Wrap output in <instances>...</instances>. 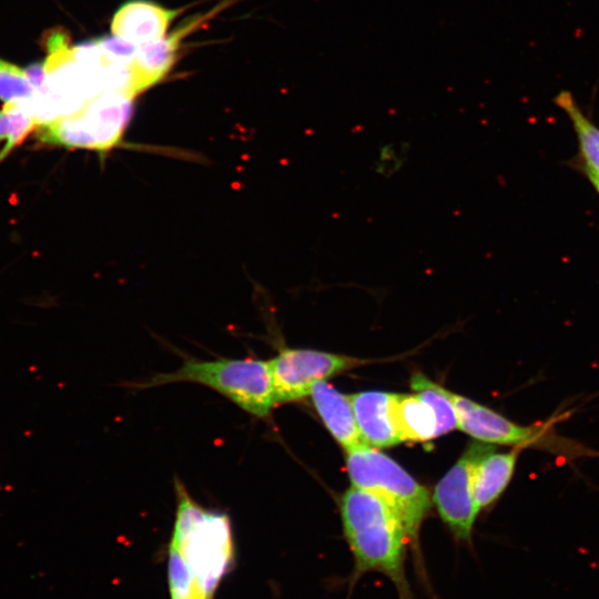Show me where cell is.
I'll return each instance as SVG.
<instances>
[{
  "label": "cell",
  "mask_w": 599,
  "mask_h": 599,
  "mask_svg": "<svg viewBox=\"0 0 599 599\" xmlns=\"http://www.w3.org/2000/svg\"><path fill=\"white\" fill-rule=\"evenodd\" d=\"M493 448L491 444L471 443L434 489L433 504L457 540H471L478 515L471 490L473 471L478 459Z\"/></svg>",
  "instance_id": "7"
},
{
  "label": "cell",
  "mask_w": 599,
  "mask_h": 599,
  "mask_svg": "<svg viewBox=\"0 0 599 599\" xmlns=\"http://www.w3.org/2000/svg\"><path fill=\"white\" fill-rule=\"evenodd\" d=\"M389 410L402 441H427L437 437L436 413L417 393L414 395L392 393Z\"/></svg>",
  "instance_id": "14"
},
{
  "label": "cell",
  "mask_w": 599,
  "mask_h": 599,
  "mask_svg": "<svg viewBox=\"0 0 599 599\" xmlns=\"http://www.w3.org/2000/svg\"><path fill=\"white\" fill-rule=\"evenodd\" d=\"M134 98L123 91L102 92L74 113L41 122L35 138L47 145L105 154L121 141L132 116Z\"/></svg>",
  "instance_id": "5"
},
{
  "label": "cell",
  "mask_w": 599,
  "mask_h": 599,
  "mask_svg": "<svg viewBox=\"0 0 599 599\" xmlns=\"http://www.w3.org/2000/svg\"><path fill=\"white\" fill-rule=\"evenodd\" d=\"M167 580L171 599L203 598L189 565L172 545L169 546Z\"/></svg>",
  "instance_id": "18"
},
{
  "label": "cell",
  "mask_w": 599,
  "mask_h": 599,
  "mask_svg": "<svg viewBox=\"0 0 599 599\" xmlns=\"http://www.w3.org/2000/svg\"><path fill=\"white\" fill-rule=\"evenodd\" d=\"M367 363L314 349L282 348L268 361L276 405L309 396L315 383Z\"/></svg>",
  "instance_id": "6"
},
{
  "label": "cell",
  "mask_w": 599,
  "mask_h": 599,
  "mask_svg": "<svg viewBox=\"0 0 599 599\" xmlns=\"http://www.w3.org/2000/svg\"><path fill=\"white\" fill-rule=\"evenodd\" d=\"M390 395L378 390L349 395L359 433L368 446L382 448L402 441L389 410Z\"/></svg>",
  "instance_id": "12"
},
{
  "label": "cell",
  "mask_w": 599,
  "mask_h": 599,
  "mask_svg": "<svg viewBox=\"0 0 599 599\" xmlns=\"http://www.w3.org/2000/svg\"><path fill=\"white\" fill-rule=\"evenodd\" d=\"M204 18L183 23L174 32L162 39L139 45L130 64V93L134 97L161 81L172 69L182 39Z\"/></svg>",
  "instance_id": "9"
},
{
  "label": "cell",
  "mask_w": 599,
  "mask_h": 599,
  "mask_svg": "<svg viewBox=\"0 0 599 599\" xmlns=\"http://www.w3.org/2000/svg\"><path fill=\"white\" fill-rule=\"evenodd\" d=\"M309 396L331 435L345 449L366 445L359 433L349 395L339 393L325 380L314 384Z\"/></svg>",
  "instance_id": "11"
},
{
  "label": "cell",
  "mask_w": 599,
  "mask_h": 599,
  "mask_svg": "<svg viewBox=\"0 0 599 599\" xmlns=\"http://www.w3.org/2000/svg\"><path fill=\"white\" fill-rule=\"evenodd\" d=\"M520 449L514 447L509 451L497 453L496 448H493L476 463L471 478V490L478 514L495 502L509 485Z\"/></svg>",
  "instance_id": "13"
},
{
  "label": "cell",
  "mask_w": 599,
  "mask_h": 599,
  "mask_svg": "<svg viewBox=\"0 0 599 599\" xmlns=\"http://www.w3.org/2000/svg\"><path fill=\"white\" fill-rule=\"evenodd\" d=\"M346 467L352 486L382 497L397 512L409 539L415 572L430 590L419 549L420 527L433 504L428 489L394 459L368 445L346 451Z\"/></svg>",
  "instance_id": "3"
},
{
  "label": "cell",
  "mask_w": 599,
  "mask_h": 599,
  "mask_svg": "<svg viewBox=\"0 0 599 599\" xmlns=\"http://www.w3.org/2000/svg\"><path fill=\"white\" fill-rule=\"evenodd\" d=\"M554 102L572 123L583 164L599 172V128L582 112L570 91L561 90Z\"/></svg>",
  "instance_id": "15"
},
{
  "label": "cell",
  "mask_w": 599,
  "mask_h": 599,
  "mask_svg": "<svg viewBox=\"0 0 599 599\" xmlns=\"http://www.w3.org/2000/svg\"><path fill=\"white\" fill-rule=\"evenodd\" d=\"M95 41L108 58L125 65L132 63L139 48V45L116 35L102 37Z\"/></svg>",
  "instance_id": "20"
},
{
  "label": "cell",
  "mask_w": 599,
  "mask_h": 599,
  "mask_svg": "<svg viewBox=\"0 0 599 599\" xmlns=\"http://www.w3.org/2000/svg\"><path fill=\"white\" fill-rule=\"evenodd\" d=\"M583 172L588 180L591 182L593 187L599 193V172L595 171L593 169L587 166L586 164L582 165Z\"/></svg>",
  "instance_id": "21"
},
{
  "label": "cell",
  "mask_w": 599,
  "mask_h": 599,
  "mask_svg": "<svg viewBox=\"0 0 599 599\" xmlns=\"http://www.w3.org/2000/svg\"><path fill=\"white\" fill-rule=\"evenodd\" d=\"M190 382L225 396L258 418L267 417L276 405L268 362L255 358L187 359L171 373H160L139 387Z\"/></svg>",
  "instance_id": "4"
},
{
  "label": "cell",
  "mask_w": 599,
  "mask_h": 599,
  "mask_svg": "<svg viewBox=\"0 0 599 599\" xmlns=\"http://www.w3.org/2000/svg\"><path fill=\"white\" fill-rule=\"evenodd\" d=\"M197 599H203V598H197Z\"/></svg>",
  "instance_id": "22"
},
{
  "label": "cell",
  "mask_w": 599,
  "mask_h": 599,
  "mask_svg": "<svg viewBox=\"0 0 599 599\" xmlns=\"http://www.w3.org/2000/svg\"><path fill=\"white\" fill-rule=\"evenodd\" d=\"M410 387L434 408L438 420L437 436L457 427L456 413L449 390L429 380L420 373L412 376Z\"/></svg>",
  "instance_id": "17"
},
{
  "label": "cell",
  "mask_w": 599,
  "mask_h": 599,
  "mask_svg": "<svg viewBox=\"0 0 599 599\" xmlns=\"http://www.w3.org/2000/svg\"><path fill=\"white\" fill-rule=\"evenodd\" d=\"M176 511L170 545L194 575L200 593L212 599L234 561V541L227 515L197 504L175 479Z\"/></svg>",
  "instance_id": "2"
},
{
  "label": "cell",
  "mask_w": 599,
  "mask_h": 599,
  "mask_svg": "<svg viewBox=\"0 0 599 599\" xmlns=\"http://www.w3.org/2000/svg\"><path fill=\"white\" fill-rule=\"evenodd\" d=\"M180 10H171L149 0H131L122 4L111 22L113 35L142 45L165 37Z\"/></svg>",
  "instance_id": "10"
},
{
  "label": "cell",
  "mask_w": 599,
  "mask_h": 599,
  "mask_svg": "<svg viewBox=\"0 0 599 599\" xmlns=\"http://www.w3.org/2000/svg\"><path fill=\"white\" fill-rule=\"evenodd\" d=\"M37 94L24 69L0 58V100L4 103L30 100Z\"/></svg>",
  "instance_id": "19"
},
{
  "label": "cell",
  "mask_w": 599,
  "mask_h": 599,
  "mask_svg": "<svg viewBox=\"0 0 599 599\" xmlns=\"http://www.w3.org/2000/svg\"><path fill=\"white\" fill-rule=\"evenodd\" d=\"M344 537L353 557L347 599L356 583L376 572L387 578L398 599H415L406 557L409 539L402 519L382 497L352 486L341 497Z\"/></svg>",
  "instance_id": "1"
},
{
  "label": "cell",
  "mask_w": 599,
  "mask_h": 599,
  "mask_svg": "<svg viewBox=\"0 0 599 599\" xmlns=\"http://www.w3.org/2000/svg\"><path fill=\"white\" fill-rule=\"evenodd\" d=\"M22 101L6 102L0 109V142L6 144L0 150L2 162L31 132H34L41 121L38 115L27 110Z\"/></svg>",
  "instance_id": "16"
},
{
  "label": "cell",
  "mask_w": 599,
  "mask_h": 599,
  "mask_svg": "<svg viewBox=\"0 0 599 599\" xmlns=\"http://www.w3.org/2000/svg\"><path fill=\"white\" fill-rule=\"evenodd\" d=\"M450 398L457 428L478 441L519 448L555 446L554 441H550L552 435L547 434L546 427L516 424L497 412L451 392Z\"/></svg>",
  "instance_id": "8"
}]
</instances>
